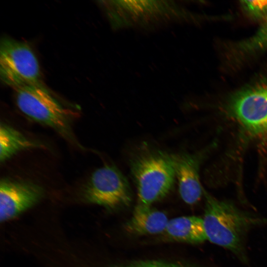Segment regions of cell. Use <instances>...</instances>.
Masks as SVG:
<instances>
[{
    "label": "cell",
    "instance_id": "1",
    "mask_svg": "<svg viewBox=\"0 0 267 267\" xmlns=\"http://www.w3.org/2000/svg\"><path fill=\"white\" fill-rule=\"evenodd\" d=\"M204 195L205 206L202 219L207 240L230 251L241 262L247 263L246 242L248 233L253 228L267 224V218L243 211L204 190Z\"/></svg>",
    "mask_w": 267,
    "mask_h": 267
},
{
    "label": "cell",
    "instance_id": "2",
    "mask_svg": "<svg viewBox=\"0 0 267 267\" xmlns=\"http://www.w3.org/2000/svg\"><path fill=\"white\" fill-rule=\"evenodd\" d=\"M131 171L137 188L138 203L151 205L172 190L176 178L173 154L146 150L131 161Z\"/></svg>",
    "mask_w": 267,
    "mask_h": 267
},
{
    "label": "cell",
    "instance_id": "3",
    "mask_svg": "<svg viewBox=\"0 0 267 267\" xmlns=\"http://www.w3.org/2000/svg\"><path fill=\"white\" fill-rule=\"evenodd\" d=\"M15 90L16 104L23 114L54 129L68 141L83 148L73 133L67 110L41 83Z\"/></svg>",
    "mask_w": 267,
    "mask_h": 267
},
{
    "label": "cell",
    "instance_id": "4",
    "mask_svg": "<svg viewBox=\"0 0 267 267\" xmlns=\"http://www.w3.org/2000/svg\"><path fill=\"white\" fill-rule=\"evenodd\" d=\"M0 78L14 89L41 83L38 58L27 43L4 37L0 44Z\"/></svg>",
    "mask_w": 267,
    "mask_h": 267
},
{
    "label": "cell",
    "instance_id": "5",
    "mask_svg": "<svg viewBox=\"0 0 267 267\" xmlns=\"http://www.w3.org/2000/svg\"><path fill=\"white\" fill-rule=\"evenodd\" d=\"M83 194L85 200L108 209L128 205L132 200L129 183L115 166L98 168L85 184Z\"/></svg>",
    "mask_w": 267,
    "mask_h": 267
},
{
    "label": "cell",
    "instance_id": "6",
    "mask_svg": "<svg viewBox=\"0 0 267 267\" xmlns=\"http://www.w3.org/2000/svg\"><path fill=\"white\" fill-rule=\"evenodd\" d=\"M106 4L115 27L149 26L181 17L183 12L167 1H111Z\"/></svg>",
    "mask_w": 267,
    "mask_h": 267
},
{
    "label": "cell",
    "instance_id": "7",
    "mask_svg": "<svg viewBox=\"0 0 267 267\" xmlns=\"http://www.w3.org/2000/svg\"><path fill=\"white\" fill-rule=\"evenodd\" d=\"M228 106L249 133L259 137L267 136V83L236 92L230 97Z\"/></svg>",
    "mask_w": 267,
    "mask_h": 267
},
{
    "label": "cell",
    "instance_id": "8",
    "mask_svg": "<svg viewBox=\"0 0 267 267\" xmlns=\"http://www.w3.org/2000/svg\"><path fill=\"white\" fill-rule=\"evenodd\" d=\"M43 188L29 181L2 178L0 181V220L5 222L31 208L43 197Z\"/></svg>",
    "mask_w": 267,
    "mask_h": 267
},
{
    "label": "cell",
    "instance_id": "9",
    "mask_svg": "<svg viewBox=\"0 0 267 267\" xmlns=\"http://www.w3.org/2000/svg\"><path fill=\"white\" fill-rule=\"evenodd\" d=\"M173 157L180 197L186 203L194 204L204 193L199 178V159L195 155L186 153L173 154Z\"/></svg>",
    "mask_w": 267,
    "mask_h": 267
},
{
    "label": "cell",
    "instance_id": "10",
    "mask_svg": "<svg viewBox=\"0 0 267 267\" xmlns=\"http://www.w3.org/2000/svg\"><path fill=\"white\" fill-rule=\"evenodd\" d=\"M169 220L162 211L138 203L126 228L131 233L137 235L155 234L164 232Z\"/></svg>",
    "mask_w": 267,
    "mask_h": 267
},
{
    "label": "cell",
    "instance_id": "11",
    "mask_svg": "<svg viewBox=\"0 0 267 267\" xmlns=\"http://www.w3.org/2000/svg\"><path fill=\"white\" fill-rule=\"evenodd\" d=\"M164 232L171 239L190 243H200L207 240L203 219L196 216L169 220Z\"/></svg>",
    "mask_w": 267,
    "mask_h": 267
},
{
    "label": "cell",
    "instance_id": "12",
    "mask_svg": "<svg viewBox=\"0 0 267 267\" xmlns=\"http://www.w3.org/2000/svg\"><path fill=\"white\" fill-rule=\"evenodd\" d=\"M43 147L38 141L26 137L19 131L5 123L0 126V161L10 159L17 153L35 148Z\"/></svg>",
    "mask_w": 267,
    "mask_h": 267
},
{
    "label": "cell",
    "instance_id": "13",
    "mask_svg": "<svg viewBox=\"0 0 267 267\" xmlns=\"http://www.w3.org/2000/svg\"><path fill=\"white\" fill-rule=\"evenodd\" d=\"M239 51L253 54L267 49V14L254 34L238 44Z\"/></svg>",
    "mask_w": 267,
    "mask_h": 267
},
{
    "label": "cell",
    "instance_id": "14",
    "mask_svg": "<svg viewBox=\"0 0 267 267\" xmlns=\"http://www.w3.org/2000/svg\"><path fill=\"white\" fill-rule=\"evenodd\" d=\"M241 5L246 13L255 19H264L267 14V0H244Z\"/></svg>",
    "mask_w": 267,
    "mask_h": 267
},
{
    "label": "cell",
    "instance_id": "15",
    "mask_svg": "<svg viewBox=\"0 0 267 267\" xmlns=\"http://www.w3.org/2000/svg\"><path fill=\"white\" fill-rule=\"evenodd\" d=\"M117 267H197L178 263L159 261H146L136 262Z\"/></svg>",
    "mask_w": 267,
    "mask_h": 267
}]
</instances>
